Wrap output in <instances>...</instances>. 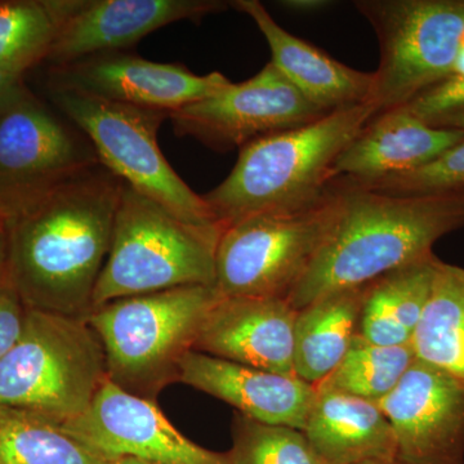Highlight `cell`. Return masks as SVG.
<instances>
[{
    "label": "cell",
    "mask_w": 464,
    "mask_h": 464,
    "mask_svg": "<svg viewBox=\"0 0 464 464\" xmlns=\"http://www.w3.org/2000/svg\"><path fill=\"white\" fill-rule=\"evenodd\" d=\"M121 190V179L97 164L5 222L9 285L27 308L91 313Z\"/></svg>",
    "instance_id": "6da1fadb"
},
{
    "label": "cell",
    "mask_w": 464,
    "mask_h": 464,
    "mask_svg": "<svg viewBox=\"0 0 464 464\" xmlns=\"http://www.w3.org/2000/svg\"><path fill=\"white\" fill-rule=\"evenodd\" d=\"M337 210L322 248L286 301L295 310L435 256L464 227V194L391 197L335 179Z\"/></svg>",
    "instance_id": "7a4b0ae2"
},
{
    "label": "cell",
    "mask_w": 464,
    "mask_h": 464,
    "mask_svg": "<svg viewBox=\"0 0 464 464\" xmlns=\"http://www.w3.org/2000/svg\"><path fill=\"white\" fill-rule=\"evenodd\" d=\"M375 115L365 102L256 140L239 150L224 181L201 197L224 228L248 217L311 209L328 194L342 151Z\"/></svg>",
    "instance_id": "3957f363"
},
{
    "label": "cell",
    "mask_w": 464,
    "mask_h": 464,
    "mask_svg": "<svg viewBox=\"0 0 464 464\" xmlns=\"http://www.w3.org/2000/svg\"><path fill=\"white\" fill-rule=\"evenodd\" d=\"M219 298L215 286L188 285L93 308L85 319L102 343L109 380L155 401L161 390L179 382V362L194 350Z\"/></svg>",
    "instance_id": "277c9868"
},
{
    "label": "cell",
    "mask_w": 464,
    "mask_h": 464,
    "mask_svg": "<svg viewBox=\"0 0 464 464\" xmlns=\"http://www.w3.org/2000/svg\"><path fill=\"white\" fill-rule=\"evenodd\" d=\"M222 231L221 226L188 224L121 181L111 246L92 310L115 299L179 286H215Z\"/></svg>",
    "instance_id": "5b68a950"
},
{
    "label": "cell",
    "mask_w": 464,
    "mask_h": 464,
    "mask_svg": "<svg viewBox=\"0 0 464 464\" xmlns=\"http://www.w3.org/2000/svg\"><path fill=\"white\" fill-rule=\"evenodd\" d=\"M106 380L105 351L85 317L27 308L20 340L0 362V406L65 424Z\"/></svg>",
    "instance_id": "8992f818"
},
{
    "label": "cell",
    "mask_w": 464,
    "mask_h": 464,
    "mask_svg": "<svg viewBox=\"0 0 464 464\" xmlns=\"http://www.w3.org/2000/svg\"><path fill=\"white\" fill-rule=\"evenodd\" d=\"M50 91L61 114L93 146L101 166L188 224L221 226L159 148V128L168 112L101 99L57 82L51 81Z\"/></svg>",
    "instance_id": "52a82bcc"
},
{
    "label": "cell",
    "mask_w": 464,
    "mask_h": 464,
    "mask_svg": "<svg viewBox=\"0 0 464 464\" xmlns=\"http://www.w3.org/2000/svg\"><path fill=\"white\" fill-rule=\"evenodd\" d=\"M373 27L380 65L369 102L401 108L454 74L464 35V0H357Z\"/></svg>",
    "instance_id": "ba28073f"
},
{
    "label": "cell",
    "mask_w": 464,
    "mask_h": 464,
    "mask_svg": "<svg viewBox=\"0 0 464 464\" xmlns=\"http://www.w3.org/2000/svg\"><path fill=\"white\" fill-rule=\"evenodd\" d=\"M335 210L333 181L322 203L311 209L253 216L226 226L216 249L218 295L288 297L322 248Z\"/></svg>",
    "instance_id": "9c48e42d"
},
{
    "label": "cell",
    "mask_w": 464,
    "mask_h": 464,
    "mask_svg": "<svg viewBox=\"0 0 464 464\" xmlns=\"http://www.w3.org/2000/svg\"><path fill=\"white\" fill-rule=\"evenodd\" d=\"M100 164L93 146L27 90L0 100V219L7 222Z\"/></svg>",
    "instance_id": "30bf717a"
},
{
    "label": "cell",
    "mask_w": 464,
    "mask_h": 464,
    "mask_svg": "<svg viewBox=\"0 0 464 464\" xmlns=\"http://www.w3.org/2000/svg\"><path fill=\"white\" fill-rule=\"evenodd\" d=\"M325 115L268 63L248 81L231 83L219 93L177 110L169 121L177 136L227 152Z\"/></svg>",
    "instance_id": "8fae6325"
},
{
    "label": "cell",
    "mask_w": 464,
    "mask_h": 464,
    "mask_svg": "<svg viewBox=\"0 0 464 464\" xmlns=\"http://www.w3.org/2000/svg\"><path fill=\"white\" fill-rule=\"evenodd\" d=\"M63 431L109 460L133 458L150 464H231L183 436L157 402L105 381L90 408L61 424Z\"/></svg>",
    "instance_id": "7c38bea8"
},
{
    "label": "cell",
    "mask_w": 464,
    "mask_h": 464,
    "mask_svg": "<svg viewBox=\"0 0 464 464\" xmlns=\"http://www.w3.org/2000/svg\"><path fill=\"white\" fill-rule=\"evenodd\" d=\"M56 36L47 61L61 67L121 52L179 21L199 23L230 7L221 0H47Z\"/></svg>",
    "instance_id": "4fadbf2b"
},
{
    "label": "cell",
    "mask_w": 464,
    "mask_h": 464,
    "mask_svg": "<svg viewBox=\"0 0 464 464\" xmlns=\"http://www.w3.org/2000/svg\"><path fill=\"white\" fill-rule=\"evenodd\" d=\"M392 427L401 464H464V386L415 359L377 402Z\"/></svg>",
    "instance_id": "5bb4252c"
},
{
    "label": "cell",
    "mask_w": 464,
    "mask_h": 464,
    "mask_svg": "<svg viewBox=\"0 0 464 464\" xmlns=\"http://www.w3.org/2000/svg\"><path fill=\"white\" fill-rule=\"evenodd\" d=\"M51 81L101 99L169 115L219 93L232 83L218 72L197 75L179 63H152L123 51L53 67Z\"/></svg>",
    "instance_id": "9a60e30c"
},
{
    "label": "cell",
    "mask_w": 464,
    "mask_h": 464,
    "mask_svg": "<svg viewBox=\"0 0 464 464\" xmlns=\"http://www.w3.org/2000/svg\"><path fill=\"white\" fill-rule=\"evenodd\" d=\"M295 317L297 310L285 298L221 297L208 313L194 351L273 373L295 375Z\"/></svg>",
    "instance_id": "2e32d148"
},
{
    "label": "cell",
    "mask_w": 464,
    "mask_h": 464,
    "mask_svg": "<svg viewBox=\"0 0 464 464\" xmlns=\"http://www.w3.org/2000/svg\"><path fill=\"white\" fill-rule=\"evenodd\" d=\"M179 382L234 406L250 420L304 431L315 399L313 384L190 351L179 362Z\"/></svg>",
    "instance_id": "e0dca14e"
},
{
    "label": "cell",
    "mask_w": 464,
    "mask_h": 464,
    "mask_svg": "<svg viewBox=\"0 0 464 464\" xmlns=\"http://www.w3.org/2000/svg\"><path fill=\"white\" fill-rule=\"evenodd\" d=\"M464 139L459 130L429 127L406 106L375 115L342 151L333 179L368 183L427 166Z\"/></svg>",
    "instance_id": "ac0fdd59"
},
{
    "label": "cell",
    "mask_w": 464,
    "mask_h": 464,
    "mask_svg": "<svg viewBox=\"0 0 464 464\" xmlns=\"http://www.w3.org/2000/svg\"><path fill=\"white\" fill-rule=\"evenodd\" d=\"M231 5L255 21L271 51V61L307 101L322 111H337L369 102L373 72H359L283 29L258 0Z\"/></svg>",
    "instance_id": "d6986e66"
},
{
    "label": "cell",
    "mask_w": 464,
    "mask_h": 464,
    "mask_svg": "<svg viewBox=\"0 0 464 464\" xmlns=\"http://www.w3.org/2000/svg\"><path fill=\"white\" fill-rule=\"evenodd\" d=\"M304 433L323 464L396 460L395 433L380 406L348 393L316 389Z\"/></svg>",
    "instance_id": "ffe728a7"
},
{
    "label": "cell",
    "mask_w": 464,
    "mask_h": 464,
    "mask_svg": "<svg viewBox=\"0 0 464 464\" xmlns=\"http://www.w3.org/2000/svg\"><path fill=\"white\" fill-rule=\"evenodd\" d=\"M369 285L329 293L297 311L293 368L299 380L316 386L341 364L359 334Z\"/></svg>",
    "instance_id": "44dd1931"
},
{
    "label": "cell",
    "mask_w": 464,
    "mask_h": 464,
    "mask_svg": "<svg viewBox=\"0 0 464 464\" xmlns=\"http://www.w3.org/2000/svg\"><path fill=\"white\" fill-rule=\"evenodd\" d=\"M438 261L432 256L371 283L359 334L380 346L411 344L431 293Z\"/></svg>",
    "instance_id": "7402d4cb"
},
{
    "label": "cell",
    "mask_w": 464,
    "mask_h": 464,
    "mask_svg": "<svg viewBox=\"0 0 464 464\" xmlns=\"http://www.w3.org/2000/svg\"><path fill=\"white\" fill-rule=\"evenodd\" d=\"M415 359L464 386V268L439 259L429 301L411 340Z\"/></svg>",
    "instance_id": "603a6c76"
},
{
    "label": "cell",
    "mask_w": 464,
    "mask_h": 464,
    "mask_svg": "<svg viewBox=\"0 0 464 464\" xmlns=\"http://www.w3.org/2000/svg\"><path fill=\"white\" fill-rule=\"evenodd\" d=\"M63 431L61 424L0 406V464H114Z\"/></svg>",
    "instance_id": "cb8c5ba5"
},
{
    "label": "cell",
    "mask_w": 464,
    "mask_h": 464,
    "mask_svg": "<svg viewBox=\"0 0 464 464\" xmlns=\"http://www.w3.org/2000/svg\"><path fill=\"white\" fill-rule=\"evenodd\" d=\"M414 362L411 344L380 346L357 334L341 364L315 387L378 402L398 386Z\"/></svg>",
    "instance_id": "d4e9b609"
},
{
    "label": "cell",
    "mask_w": 464,
    "mask_h": 464,
    "mask_svg": "<svg viewBox=\"0 0 464 464\" xmlns=\"http://www.w3.org/2000/svg\"><path fill=\"white\" fill-rule=\"evenodd\" d=\"M56 29L47 0L0 2V70L23 78L47 61Z\"/></svg>",
    "instance_id": "484cf974"
},
{
    "label": "cell",
    "mask_w": 464,
    "mask_h": 464,
    "mask_svg": "<svg viewBox=\"0 0 464 464\" xmlns=\"http://www.w3.org/2000/svg\"><path fill=\"white\" fill-rule=\"evenodd\" d=\"M231 464H323L304 431L237 413L232 424Z\"/></svg>",
    "instance_id": "4316f807"
},
{
    "label": "cell",
    "mask_w": 464,
    "mask_h": 464,
    "mask_svg": "<svg viewBox=\"0 0 464 464\" xmlns=\"http://www.w3.org/2000/svg\"><path fill=\"white\" fill-rule=\"evenodd\" d=\"M357 185L391 197L464 194V139L427 166Z\"/></svg>",
    "instance_id": "83f0119b"
},
{
    "label": "cell",
    "mask_w": 464,
    "mask_h": 464,
    "mask_svg": "<svg viewBox=\"0 0 464 464\" xmlns=\"http://www.w3.org/2000/svg\"><path fill=\"white\" fill-rule=\"evenodd\" d=\"M405 106L429 127L464 132V78L449 76Z\"/></svg>",
    "instance_id": "f1b7e54d"
},
{
    "label": "cell",
    "mask_w": 464,
    "mask_h": 464,
    "mask_svg": "<svg viewBox=\"0 0 464 464\" xmlns=\"http://www.w3.org/2000/svg\"><path fill=\"white\" fill-rule=\"evenodd\" d=\"M27 307L11 285L0 288V362L23 334Z\"/></svg>",
    "instance_id": "f546056e"
},
{
    "label": "cell",
    "mask_w": 464,
    "mask_h": 464,
    "mask_svg": "<svg viewBox=\"0 0 464 464\" xmlns=\"http://www.w3.org/2000/svg\"><path fill=\"white\" fill-rule=\"evenodd\" d=\"M8 284V237L5 224H3L0 225V288Z\"/></svg>",
    "instance_id": "4dcf8cb0"
},
{
    "label": "cell",
    "mask_w": 464,
    "mask_h": 464,
    "mask_svg": "<svg viewBox=\"0 0 464 464\" xmlns=\"http://www.w3.org/2000/svg\"><path fill=\"white\" fill-rule=\"evenodd\" d=\"M280 5H283V7L292 9V11L308 14V12H316L329 7L332 3L323 2V0H288V2H282Z\"/></svg>",
    "instance_id": "1f68e13d"
},
{
    "label": "cell",
    "mask_w": 464,
    "mask_h": 464,
    "mask_svg": "<svg viewBox=\"0 0 464 464\" xmlns=\"http://www.w3.org/2000/svg\"><path fill=\"white\" fill-rule=\"evenodd\" d=\"M21 82H23V78H18V76L8 74V72L0 70V100L14 90L16 85L20 84Z\"/></svg>",
    "instance_id": "d6a6232c"
},
{
    "label": "cell",
    "mask_w": 464,
    "mask_h": 464,
    "mask_svg": "<svg viewBox=\"0 0 464 464\" xmlns=\"http://www.w3.org/2000/svg\"><path fill=\"white\" fill-rule=\"evenodd\" d=\"M114 464H150L146 462H142V460L133 459V458H121V459H116Z\"/></svg>",
    "instance_id": "836d02e7"
},
{
    "label": "cell",
    "mask_w": 464,
    "mask_h": 464,
    "mask_svg": "<svg viewBox=\"0 0 464 464\" xmlns=\"http://www.w3.org/2000/svg\"><path fill=\"white\" fill-rule=\"evenodd\" d=\"M368 464H401L398 460H392V462H378V463H368Z\"/></svg>",
    "instance_id": "e575fe53"
},
{
    "label": "cell",
    "mask_w": 464,
    "mask_h": 464,
    "mask_svg": "<svg viewBox=\"0 0 464 464\" xmlns=\"http://www.w3.org/2000/svg\"><path fill=\"white\" fill-rule=\"evenodd\" d=\"M5 224V221H3V219H0V225Z\"/></svg>",
    "instance_id": "d590c367"
}]
</instances>
